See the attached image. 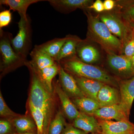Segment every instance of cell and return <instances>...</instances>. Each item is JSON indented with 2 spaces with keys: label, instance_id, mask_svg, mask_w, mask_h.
<instances>
[{
  "label": "cell",
  "instance_id": "cell-15",
  "mask_svg": "<svg viewBox=\"0 0 134 134\" xmlns=\"http://www.w3.org/2000/svg\"><path fill=\"white\" fill-rule=\"evenodd\" d=\"M120 92L115 87L105 84L99 92L97 101L100 107L119 104Z\"/></svg>",
  "mask_w": 134,
  "mask_h": 134
},
{
  "label": "cell",
  "instance_id": "cell-26",
  "mask_svg": "<svg viewBox=\"0 0 134 134\" xmlns=\"http://www.w3.org/2000/svg\"><path fill=\"white\" fill-rule=\"evenodd\" d=\"M13 124L18 133L31 132L36 126L35 123L29 118L20 116L13 120Z\"/></svg>",
  "mask_w": 134,
  "mask_h": 134
},
{
  "label": "cell",
  "instance_id": "cell-28",
  "mask_svg": "<svg viewBox=\"0 0 134 134\" xmlns=\"http://www.w3.org/2000/svg\"><path fill=\"white\" fill-rule=\"evenodd\" d=\"M0 115L2 117H19L20 115L12 111L7 105L0 92Z\"/></svg>",
  "mask_w": 134,
  "mask_h": 134
},
{
  "label": "cell",
  "instance_id": "cell-29",
  "mask_svg": "<svg viewBox=\"0 0 134 134\" xmlns=\"http://www.w3.org/2000/svg\"><path fill=\"white\" fill-rule=\"evenodd\" d=\"M123 53L130 57H133L134 55V26H133L130 37L124 46Z\"/></svg>",
  "mask_w": 134,
  "mask_h": 134
},
{
  "label": "cell",
  "instance_id": "cell-31",
  "mask_svg": "<svg viewBox=\"0 0 134 134\" xmlns=\"http://www.w3.org/2000/svg\"><path fill=\"white\" fill-rule=\"evenodd\" d=\"M12 132V126L9 121L2 120L0 121V134H9Z\"/></svg>",
  "mask_w": 134,
  "mask_h": 134
},
{
  "label": "cell",
  "instance_id": "cell-25",
  "mask_svg": "<svg viewBox=\"0 0 134 134\" xmlns=\"http://www.w3.org/2000/svg\"><path fill=\"white\" fill-rule=\"evenodd\" d=\"M29 107L32 116L34 120L37 130V134H48V130L46 128L44 117L40 111L35 108L29 100Z\"/></svg>",
  "mask_w": 134,
  "mask_h": 134
},
{
  "label": "cell",
  "instance_id": "cell-24",
  "mask_svg": "<svg viewBox=\"0 0 134 134\" xmlns=\"http://www.w3.org/2000/svg\"><path fill=\"white\" fill-rule=\"evenodd\" d=\"M74 101L75 105L81 112L89 115H93L94 113L100 107L97 100L86 97L74 99Z\"/></svg>",
  "mask_w": 134,
  "mask_h": 134
},
{
  "label": "cell",
  "instance_id": "cell-36",
  "mask_svg": "<svg viewBox=\"0 0 134 134\" xmlns=\"http://www.w3.org/2000/svg\"><path fill=\"white\" fill-rule=\"evenodd\" d=\"M13 134H34L31 132H26L24 133H15Z\"/></svg>",
  "mask_w": 134,
  "mask_h": 134
},
{
  "label": "cell",
  "instance_id": "cell-5",
  "mask_svg": "<svg viewBox=\"0 0 134 134\" xmlns=\"http://www.w3.org/2000/svg\"><path fill=\"white\" fill-rule=\"evenodd\" d=\"M0 52L1 55V65L3 71H8L20 65H26V59L18 55L12 47V34L1 29Z\"/></svg>",
  "mask_w": 134,
  "mask_h": 134
},
{
  "label": "cell",
  "instance_id": "cell-1",
  "mask_svg": "<svg viewBox=\"0 0 134 134\" xmlns=\"http://www.w3.org/2000/svg\"><path fill=\"white\" fill-rule=\"evenodd\" d=\"M89 10H83L87 18V39L99 44L107 54H122L124 46L121 41L97 16L93 15Z\"/></svg>",
  "mask_w": 134,
  "mask_h": 134
},
{
  "label": "cell",
  "instance_id": "cell-20",
  "mask_svg": "<svg viewBox=\"0 0 134 134\" xmlns=\"http://www.w3.org/2000/svg\"><path fill=\"white\" fill-rule=\"evenodd\" d=\"M41 1H46L44 0H1L0 4L8 6L10 9L16 11L20 17L27 18L28 16L26 12L29 7L32 4Z\"/></svg>",
  "mask_w": 134,
  "mask_h": 134
},
{
  "label": "cell",
  "instance_id": "cell-22",
  "mask_svg": "<svg viewBox=\"0 0 134 134\" xmlns=\"http://www.w3.org/2000/svg\"><path fill=\"white\" fill-rule=\"evenodd\" d=\"M67 38V36L62 38H55L39 45H36L34 47L54 59L59 52Z\"/></svg>",
  "mask_w": 134,
  "mask_h": 134
},
{
  "label": "cell",
  "instance_id": "cell-4",
  "mask_svg": "<svg viewBox=\"0 0 134 134\" xmlns=\"http://www.w3.org/2000/svg\"><path fill=\"white\" fill-rule=\"evenodd\" d=\"M104 11L97 16L106 25L110 31L119 39L125 46L131 34L133 26L125 20L119 12L114 9Z\"/></svg>",
  "mask_w": 134,
  "mask_h": 134
},
{
  "label": "cell",
  "instance_id": "cell-17",
  "mask_svg": "<svg viewBox=\"0 0 134 134\" xmlns=\"http://www.w3.org/2000/svg\"><path fill=\"white\" fill-rule=\"evenodd\" d=\"M55 91L59 99L63 110L65 115L69 119L74 120L79 116L80 112L63 90L59 83H57L55 85Z\"/></svg>",
  "mask_w": 134,
  "mask_h": 134
},
{
  "label": "cell",
  "instance_id": "cell-6",
  "mask_svg": "<svg viewBox=\"0 0 134 134\" xmlns=\"http://www.w3.org/2000/svg\"><path fill=\"white\" fill-rule=\"evenodd\" d=\"M18 25L19 30L16 36L12 39L11 44L18 55L26 59L32 44L31 23L29 17H20Z\"/></svg>",
  "mask_w": 134,
  "mask_h": 134
},
{
  "label": "cell",
  "instance_id": "cell-18",
  "mask_svg": "<svg viewBox=\"0 0 134 134\" xmlns=\"http://www.w3.org/2000/svg\"><path fill=\"white\" fill-rule=\"evenodd\" d=\"M66 36V40L58 55L54 59L58 63L62 60L76 56L77 47L82 40L79 37L74 35Z\"/></svg>",
  "mask_w": 134,
  "mask_h": 134
},
{
  "label": "cell",
  "instance_id": "cell-2",
  "mask_svg": "<svg viewBox=\"0 0 134 134\" xmlns=\"http://www.w3.org/2000/svg\"><path fill=\"white\" fill-rule=\"evenodd\" d=\"M26 65L31 74L30 90L29 100L35 108L43 114L46 128L48 130L51 121L53 110V100L52 93L47 89L38 74L27 61Z\"/></svg>",
  "mask_w": 134,
  "mask_h": 134
},
{
  "label": "cell",
  "instance_id": "cell-10",
  "mask_svg": "<svg viewBox=\"0 0 134 134\" xmlns=\"http://www.w3.org/2000/svg\"><path fill=\"white\" fill-rule=\"evenodd\" d=\"M59 75L60 85L68 96L75 99L86 97L79 88L74 77L65 71L60 65Z\"/></svg>",
  "mask_w": 134,
  "mask_h": 134
},
{
  "label": "cell",
  "instance_id": "cell-23",
  "mask_svg": "<svg viewBox=\"0 0 134 134\" xmlns=\"http://www.w3.org/2000/svg\"><path fill=\"white\" fill-rule=\"evenodd\" d=\"M115 7H117L115 10L130 25L134 26V1H117Z\"/></svg>",
  "mask_w": 134,
  "mask_h": 134
},
{
  "label": "cell",
  "instance_id": "cell-35",
  "mask_svg": "<svg viewBox=\"0 0 134 134\" xmlns=\"http://www.w3.org/2000/svg\"><path fill=\"white\" fill-rule=\"evenodd\" d=\"M132 68H133V72L134 74V55L132 57Z\"/></svg>",
  "mask_w": 134,
  "mask_h": 134
},
{
  "label": "cell",
  "instance_id": "cell-12",
  "mask_svg": "<svg viewBox=\"0 0 134 134\" xmlns=\"http://www.w3.org/2000/svg\"><path fill=\"white\" fill-rule=\"evenodd\" d=\"M76 56L82 62L91 64L99 61L101 55L98 49L89 43L88 40L86 39L82 40L77 46Z\"/></svg>",
  "mask_w": 134,
  "mask_h": 134
},
{
  "label": "cell",
  "instance_id": "cell-19",
  "mask_svg": "<svg viewBox=\"0 0 134 134\" xmlns=\"http://www.w3.org/2000/svg\"><path fill=\"white\" fill-rule=\"evenodd\" d=\"M30 55L31 60L29 62L34 68L38 70L52 66L56 63L53 58L35 47Z\"/></svg>",
  "mask_w": 134,
  "mask_h": 134
},
{
  "label": "cell",
  "instance_id": "cell-11",
  "mask_svg": "<svg viewBox=\"0 0 134 134\" xmlns=\"http://www.w3.org/2000/svg\"><path fill=\"white\" fill-rule=\"evenodd\" d=\"M120 97V104L129 118L130 110L134 100V76L119 83Z\"/></svg>",
  "mask_w": 134,
  "mask_h": 134
},
{
  "label": "cell",
  "instance_id": "cell-8",
  "mask_svg": "<svg viewBox=\"0 0 134 134\" xmlns=\"http://www.w3.org/2000/svg\"><path fill=\"white\" fill-rule=\"evenodd\" d=\"M50 5L58 12L69 14L77 9L89 10L94 2L91 0H47Z\"/></svg>",
  "mask_w": 134,
  "mask_h": 134
},
{
  "label": "cell",
  "instance_id": "cell-27",
  "mask_svg": "<svg viewBox=\"0 0 134 134\" xmlns=\"http://www.w3.org/2000/svg\"><path fill=\"white\" fill-rule=\"evenodd\" d=\"M65 119L62 113L58 112L49 124L48 134H61L64 129Z\"/></svg>",
  "mask_w": 134,
  "mask_h": 134
},
{
  "label": "cell",
  "instance_id": "cell-3",
  "mask_svg": "<svg viewBox=\"0 0 134 134\" xmlns=\"http://www.w3.org/2000/svg\"><path fill=\"white\" fill-rule=\"evenodd\" d=\"M65 71L73 76L96 80L112 86H116L115 78L99 67L81 61L77 56L62 60L59 63Z\"/></svg>",
  "mask_w": 134,
  "mask_h": 134
},
{
  "label": "cell",
  "instance_id": "cell-21",
  "mask_svg": "<svg viewBox=\"0 0 134 134\" xmlns=\"http://www.w3.org/2000/svg\"><path fill=\"white\" fill-rule=\"evenodd\" d=\"M34 68L38 74L39 76L46 88L49 92L52 93L53 91V80L56 75L59 74L60 64L56 62L52 66L47 67L41 70H38Z\"/></svg>",
  "mask_w": 134,
  "mask_h": 134
},
{
  "label": "cell",
  "instance_id": "cell-32",
  "mask_svg": "<svg viewBox=\"0 0 134 134\" xmlns=\"http://www.w3.org/2000/svg\"><path fill=\"white\" fill-rule=\"evenodd\" d=\"M93 9L94 11L99 13L104 12L103 2L100 0H96L89 8V9Z\"/></svg>",
  "mask_w": 134,
  "mask_h": 134
},
{
  "label": "cell",
  "instance_id": "cell-14",
  "mask_svg": "<svg viewBox=\"0 0 134 134\" xmlns=\"http://www.w3.org/2000/svg\"><path fill=\"white\" fill-rule=\"evenodd\" d=\"M74 126L86 133H100L101 132L99 122L93 115H88L81 112L79 116L74 120Z\"/></svg>",
  "mask_w": 134,
  "mask_h": 134
},
{
  "label": "cell",
  "instance_id": "cell-30",
  "mask_svg": "<svg viewBox=\"0 0 134 134\" xmlns=\"http://www.w3.org/2000/svg\"><path fill=\"white\" fill-rule=\"evenodd\" d=\"M12 21V13L10 10H5L0 13V30L8 26Z\"/></svg>",
  "mask_w": 134,
  "mask_h": 134
},
{
  "label": "cell",
  "instance_id": "cell-7",
  "mask_svg": "<svg viewBox=\"0 0 134 134\" xmlns=\"http://www.w3.org/2000/svg\"><path fill=\"white\" fill-rule=\"evenodd\" d=\"M107 62L111 69L120 75L126 77L134 75L132 57L124 54H107Z\"/></svg>",
  "mask_w": 134,
  "mask_h": 134
},
{
  "label": "cell",
  "instance_id": "cell-34",
  "mask_svg": "<svg viewBox=\"0 0 134 134\" xmlns=\"http://www.w3.org/2000/svg\"><path fill=\"white\" fill-rule=\"evenodd\" d=\"M105 11H111L113 10L116 6V2L113 0H105L103 2Z\"/></svg>",
  "mask_w": 134,
  "mask_h": 134
},
{
  "label": "cell",
  "instance_id": "cell-16",
  "mask_svg": "<svg viewBox=\"0 0 134 134\" xmlns=\"http://www.w3.org/2000/svg\"><path fill=\"white\" fill-rule=\"evenodd\" d=\"M73 76L75 79L79 88L86 97L97 101L99 92L105 84L93 79L81 77Z\"/></svg>",
  "mask_w": 134,
  "mask_h": 134
},
{
  "label": "cell",
  "instance_id": "cell-13",
  "mask_svg": "<svg viewBox=\"0 0 134 134\" xmlns=\"http://www.w3.org/2000/svg\"><path fill=\"white\" fill-rule=\"evenodd\" d=\"M93 116L104 120L117 121L129 120L125 110L120 104L100 107L94 113Z\"/></svg>",
  "mask_w": 134,
  "mask_h": 134
},
{
  "label": "cell",
  "instance_id": "cell-9",
  "mask_svg": "<svg viewBox=\"0 0 134 134\" xmlns=\"http://www.w3.org/2000/svg\"><path fill=\"white\" fill-rule=\"evenodd\" d=\"M100 134H134V125L129 120L112 121L100 120Z\"/></svg>",
  "mask_w": 134,
  "mask_h": 134
},
{
  "label": "cell",
  "instance_id": "cell-33",
  "mask_svg": "<svg viewBox=\"0 0 134 134\" xmlns=\"http://www.w3.org/2000/svg\"><path fill=\"white\" fill-rule=\"evenodd\" d=\"M61 134H87L86 132L72 126L64 129Z\"/></svg>",
  "mask_w": 134,
  "mask_h": 134
},
{
  "label": "cell",
  "instance_id": "cell-37",
  "mask_svg": "<svg viewBox=\"0 0 134 134\" xmlns=\"http://www.w3.org/2000/svg\"><path fill=\"white\" fill-rule=\"evenodd\" d=\"M91 134H100L99 133H91Z\"/></svg>",
  "mask_w": 134,
  "mask_h": 134
}]
</instances>
